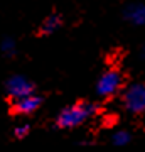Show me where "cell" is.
<instances>
[{
	"instance_id": "obj_1",
	"label": "cell",
	"mask_w": 145,
	"mask_h": 152,
	"mask_svg": "<svg viewBox=\"0 0 145 152\" xmlns=\"http://www.w3.org/2000/svg\"><path fill=\"white\" fill-rule=\"evenodd\" d=\"M96 105L90 103L86 100H78L76 103H73L71 107L64 108L61 112V115L56 120V125L59 129H73V127H78L85 122L90 115H93L96 112Z\"/></svg>"
},
{
	"instance_id": "obj_2",
	"label": "cell",
	"mask_w": 145,
	"mask_h": 152,
	"mask_svg": "<svg viewBox=\"0 0 145 152\" xmlns=\"http://www.w3.org/2000/svg\"><path fill=\"white\" fill-rule=\"evenodd\" d=\"M127 86V75L122 69V64L108 66V69L103 73V76L98 81V93L103 98H111L115 95L122 93V90Z\"/></svg>"
},
{
	"instance_id": "obj_3",
	"label": "cell",
	"mask_w": 145,
	"mask_h": 152,
	"mask_svg": "<svg viewBox=\"0 0 145 152\" xmlns=\"http://www.w3.org/2000/svg\"><path fill=\"white\" fill-rule=\"evenodd\" d=\"M122 103L125 110L135 115L145 113V83L128 85L122 90Z\"/></svg>"
},
{
	"instance_id": "obj_4",
	"label": "cell",
	"mask_w": 145,
	"mask_h": 152,
	"mask_svg": "<svg viewBox=\"0 0 145 152\" xmlns=\"http://www.w3.org/2000/svg\"><path fill=\"white\" fill-rule=\"evenodd\" d=\"M42 100L34 95H27V96L17 98L9 102V115L10 117H22V115H31L41 107Z\"/></svg>"
},
{
	"instance_id": "obj_5",
	"label": "cell",
	"mask_w": 145,
	"mask_h": 152,
	"mask_svg": "<svg viewBox=\"0 0 145 152\" xmlns=\"http://www.w3.org/2000/svg\"><path fill=\"white\" fill-rule=\"evenodd\" d=\"M32 85H29L24 80H14V81L9 85V96H7V102H12V100H17V98L27 96V95H32Z\"/></svg>"
},
{
	"instance_id": "obj_6",
	"label": "cell",
	"mask_w": 145,
	"mask_h": 152,
	"mask_svg": "<svg viewBox=\"0 0 145 152\" xmlns=\"http://www.w3.org/2000/svg\"><path fill=\"white\" fill-rule=\"evenodd\" d=\"M61 24H63V19H61V15H49L46 20L42 22V26H41V29H39L37 32H36V36L37 37H42V36H49L51 32H54L56 29L59 27Z\"/></svg>"
},
{
	"instance_id": "obj_7",
	"label": "cell",
	"mask_w": 145,
	"mask_h": 152,
	"mask_svg": "<svg viewBox=\"0 0 145 152\" xmlns=\"http://www.w3.org/2000/svg\"><path fill=\"white\" fill-rule=\"evenodd\" d=\"M27 132H29V129H27V127H24L22 130H15V135L17 137H26L24 134H27Z\"/></svg>"
}]
</instances>
